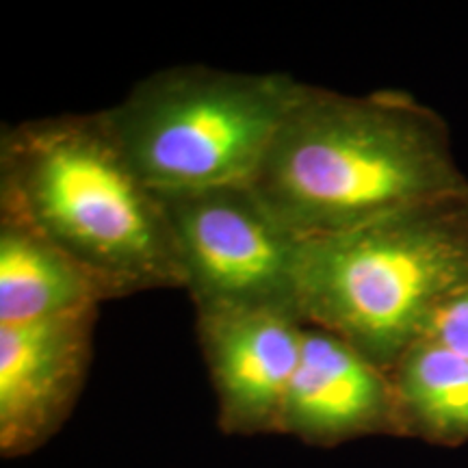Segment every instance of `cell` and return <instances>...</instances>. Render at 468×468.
Returning a JSON list of instances; mask_svg holds the SVG:
<instances>
[{
	"label": "cell",
	"mask_w": 468,
	"mask_h": 468,
	"mask_svg": "<svg viewBox=\"0 0 468 468\" xmlns=\"http://www.w3.org/2000/svg\"><path fill=\"white\" fill-rule=\"evenodd\" d=\"M248 186L295 241L468 191L447 122L412 93L302 83Z\"/></svg>",
	"instance_id": "1"
},
{
	"label": "cell",
	"mask_w": 468,
	"mask_h": 468,
	"mask_svg": "<svg viewBox=\"0 0 468 468\" xmlns=\"http://www.w3.org/2000/svg\"><path fill=\"white\" fill-rule=\"evenodd\" d=\"M0 215L57 245L109 300L186 286L161 196L128 163L102 111L3 128Z\"/></svg>",
	"instance_id": "2"
},
{
	"label": "cell",
	"mask_w": 468,
	"mask_h": 468,
	"mask_svg": "<svg viewBox=\"0 0 468 468\" xmlns=\"http://www.w3.org/2000/svg\"><path fill=\"white\" fill-rule=\"evenodd\" d=\"M468 284V191L300 243L297 300L308 325L390 371Z\"/></svg>",
	"instance_id": "3"
},
{
	"label": "cell",
	"mask_w": 468,
	"mask_h": 468,
	"mask_svg": "<svg viewBox=\"0 0 468 468\" xmlns=\"http://www.w3.org/2000/svg\"><path fill=\"white\" fill-rule=\"evenodd\" d=\"M300 87L289 74L174 66L102 115L150 189L248 185Z\"/></svg>",
	"instance_id": "4"
},
{
	"label": "cell",
	"mask_w": 468,
	"mask_h": 468,
	"mask_svg": "<svg viewBox=\"0 0 468 468\" xmlns=\"http://www.w3.org/2000/svg\"><path fill=\"white\" fill-rule=\"evenodd\" d=\"M159 196L196 313L230 308L300 313V241L269 215L248 185Z\"/></svg>",
	"instance_id": "5"
},
{
	"label": "cell",
	"mask_w": 468,
	"mask_h": 468,
	"mask_svg": "<svg viewBox=\"0 0 468 468\" xmlns=\"http://www.w3.org/2000/svg\"><path fill=\"white\" fill-rule=\"evenodd\" d=\"M306 325L295 310H197V338L226 434H278Z\"/></svg>",
	"instance_id": "6"
},
{
	"label": "cell",
	"mask_w": 468,
	"mask_h": 468,
	"mask_svg": "<svg viewBox=\"0 0 468 468\" xmlns=\"http://www.w3.org/2000/svg\"><path fill=\"white\" fill-rule=\"evenodd\" d=\"M98 308L0 325V453L22 458L61 430L91 360Z\"/></svg>",
	"instance_id": "7"
},
{
	"label": "cell",
	"mask_w": 468,
	"mask_h": 468,
	"mask_svg": "<svg viewBox=\"0 0 468 468\" xmlns=\"http://www.w3.org/2000/svg\"><path fill=\"white\" fill-rule=\"evenodd\" d=\"M278 434L321 447L362 436H399L393 379L345 338L306 325Z\"/></svg>",
	"instance_id": "8"
},
{
	"label": "cell",
	"mask_w": 468,
	"mask_h": 468,
	"mask_svg": "<svg viewBox=\"0 0 468 468\" xmlns=\"http://www.w3.org/2000/svg\"><path fill=\"white\" fill-rule=\"evenodd\" d=\"M107 300L79 262L22 221L0 215V325L63 317Z\"/></svg>",
	"instance_id": "9"
},
{
	"label": "cell",
	"mask_w": 468,
	"mask_h": 468,
	"mask_svg": "<svg viewBox=\"0 0 468 468\" xmlns=\"http://www.w3.org/2000/svg\"><path fill=\"white\" fill-rule=\"evenodd\" d=\"M399 436L431 444H468V360L431 341H419L388 371Z\"/></svg>",
	"instance_id": "10"
},
{
	"label": "cell",
	"mask_w": 468,
	"mask_h": 468,
	"mask_svg": "<svg viewBox=\"0 0 468 468\" xmlns=\"http://www.w3.org/2000/svg\"><path fill=\"white\" fill-rule=\"evenodd\" d=\"M423 341H431L468 360V284L436 310Z\"/></svg>",
	"instance_id": "11"
}]
</instances>
